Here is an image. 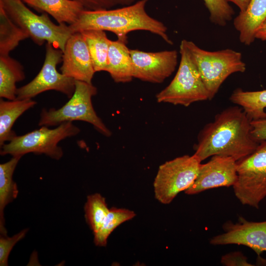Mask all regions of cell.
<instances>
[{
  "label": "cell",
  "instance_id": "ba28073f",
  "mask_svg": "<svg viewBox=\"0 0 266 266\" xmlns=\"http://www.w3.org/2000/svg\"><path fill=\"white\" fill-rule=\"evenodd\" d=\"M236 163L237 178L233 186L234 195L243 205L258 209L266 197V140Z\"/></svg>",
  "mask_w": 266,
  "mask_h": 266
},
{
  "label": "cell",
  "instance_id": "e0dca14e",
  "mask_svg": "<svg viewBox=\"0 0 266 266\" xmlns=\"http://www.w3.org/2000/svg\"><path fill=\"white\" fill-rule=\"evenodd\" d=\"M36 9L51 15L60 24L69 25L75 23L85 10L75 0H22Z\"/></svg>",
  "mask_w": 266,
  "mask_h": 266
},
{
  "label": "cell",
  "instance_id": "f546056e",
  "mask_svg": "<svg viewBox=\"0 0 266 266\" xmlns=\"http://www.w3.org/2000/svg\"><path fill=\"white\" fill-rule=\"evenodd\" d=\"M251 124L254 138L260 142L266 140V119L253 120Z\"/></svg>",
  "mask_w": 266,
  "mask_h": 266
},
{
  "label": "cell",
  "instance_id": "8fae6325",
  "mask_svg": "<svg viewBox=\"0 0 266 266\" xmlns=\"http://www.w3.org/2000/svg\"><path fill=\"white\" fill-rule=\"evenodd\" d=\"M133 78L153 83H162L175 71L178 63L177 51L156 52L130 49Z\"/></svg>",
  "mask_w": 266,
  "mask_h": 266
},
{
  "label": "cell",
  "instance_id": "ffe728a7",
  "mask_svg": "<svg viewBox=\"0 0 266 266\" xmlns=\"http://www.w3.org/2000/svg\"><path fill=\"white\" fill-rule=\"evenodd\" d=\"M25 78L22 66L7 56H0V97L7 100L16 99V83Z\"/></svg>",
  "mask_w": 266,
  "mask_h": 266
},
{
  "label": "cell",
  "instance_id": "6da1fadb",
  "mask_svg": "<svg viewBox=\"0 0 266 266\" xmlns=\"http://www.w3.org/2000/svg\"><path fill=\"white\" fill-rule=\"evenodd\" d=\"M251 122L241 107L226 108L200 131L194 155L200 162L214 155L236 161L248 156L260 144L252 135Z\"/></svg>",
  "mask_w": 266,
  "mask_h": 266
},
{
  "label": "cell",
  "instance_id": "30bf717a",
  "mask_svg": "<svg viewBox=\"0 0 266 266\" xmlns=\"http://www.w3.org/2000/svg\"><path fill=\"white\" fill-rule=\"evenodd\" d=\"M45 58L41 69L29 83L18 88L16 99H32L49 90L61 92L70 98L75 88V80L59 73L56 68L62 62L63 52L46 43Z\"/></svg>",
  "mask_w": 266,
  "mask_h": 266
},
{
  "label": "cell",
  "instance_id": "9a60e30c",
  "mask_svg": "<svg viewBox=\"0 0 266 266\" xmlns=\"http://www.w3.org/2000/svg\"><path fill=\"white\" fill-rule=\"evenodd\" d=\"M266 20V0H250L246 9L240 11L233 20L240 42L246 45L253 43L257 30Z\"/></svg>",
  "mask_w": 266,
  "mask_h": 266
},
{
  "label": "cell",
  "instance_id": "9c48e42d",
  "mask_svg": "<svg viewBox=\"0 0 266 266\" xmlns=\"http://www.w3.org/2000/svg\"><path fill=\"white\" fill-rule=\"evenodd\" d=\"M200 163L195 155H186L161 165L153 183L155 198L163 204H169L180 192L192 185Z\"/></svg>",
  "mask_w": 266,
  "mask_h": 266
},
{
  "label": "cell",
  "instance_id": "2e32d148",
  "mask_svg": "<svg viewBox=\"0 0 266 266\" xmlns=\"http://www.w3.org/2000/svg\"><path fill=\"white\" fill-rule=\"evenodd\" d=\"M130 50L125 42L110 41L105 71L115 82H129L133 78Z\"/></svg>",
  "mask_w": 266,
  "mask_h": 266
},
{
  "label": "cell",
  "instance_id": "cb8c5ba5",
  "mask_svg": "<svg viewBox=\"0 0 266 266\" xmlns=\"http://www.w3.org/2000/svg\"><path fill=\"white\" fill-rule=\"evenodd\" d=\"M135 215L133 211L128 209L110 208L101 227L94 233L95 244L98 246H105L111 233L121 224L131 220Z\"/></svg>",
  "mask_w": 266,
  "mask_h": 266
},
{
  "label": "cell",
  "instance_id": "f1b7e54d",
  "mask_svg": "<svg viewBox=\"0 0 266 266\" xmlns=\"http://www.w3.org/2000/svg\"><path fill=\"white\" fill-rule=\"evenodd\" d=\"M221 263L225 266H253L247 261V258L241 252L235 251L227 253L221 259Z\"/></svg>",
  "mask_w": 266,
  "mask_h": 266
},
{
  "label": "cell",
  "instance_id": "7402d4cb",
  "mask_svg": "<svg viewBox=\"0 0 266 266\" xmlns=\"http://www.w3.org/2000/svg\"><path fill=\"white\" fill-rule=\"evenodd\" d=\"M80 32L87 43L95 72L105 71L111 40L103 31L90 30Z\"/></svg>",
  "mask_w": 266,
  "mask_h": 266
},
{
  "label": "cell",
  "instance_id": "7a4b0ae2",
  "mask_svg": "<svg viewBox=\"0 0 266 266\" xmlns=\"http://www.w3.org/2000/svg\"><path fill=\"white\" fill-rule=\"evenodd\" d=\"M149 0H138L129 5L101 10H84L77 21L68 25L73 33L98 30L111 32L118 39L127 43L129 33L137 30L150 32L161 37L166 42H173L167 34V28L161 21L151 17L146 11Z\"/></svg>",
  "mask_w": 266,
  "mask_h": 266
},
{
  "label": "cell",
  "instance_id": "603a6c76",
  "mask_svg": "<svg viewBox=\"0 0 266 266\" xmlns=\"http://www.w3.org/2000/svg\"><path fill=\"white\" fill-rule=\"evenodd\" d=\"M29 37L9 17L0 4V56H7L19 44Z\"/></svg>",
  "mask_w": 266,
  "mask_h": 266
},
{
  "label": "cell",
  "instance_id": "ac0fdd59",
  "mask_svg": "<svg viewBox=\"0 0 266 266\" xmlns=\"http://www.w3.org/2000/svg\"><path fill=\"white\" fill-rule=\"evenodd\" d=\"M36 104L32 99L0 100V146L10 141L16 135L12 130L15 122L26 111Z\"/></svg>",
  "mask_w": 266,
  "mask_h": 266
},
{
  "label": "cell",
  "instance_id": "8992f818",
  "mask_svg": "<svg viewBox=\"0 0 266 266\" xmlns=\"http://www.w3.org/2000/svg\"><path fill=\"white\" fill-rule=\"evenodd\" d=\"M186 44L208 92L209 100L231 74L243 72L246 65L240 52L231 49L208 51L186 40Z\"/></svg>",
  "mask_w": 266,
  "mask_h": 266
},
{
  "label": "cell",
  "instance_id": "1f68e13d",
  "mask_svg": "<svg viewBox=\"0 0 266 266\" xmlns=\"http://www.w3.org/2000/svg\"><path fill=\"white\" fill-rule=\"evenodd\" d=\"M235 4L240 9V12L244 11L247 8L250 0H226Z\"/></svg>",
  "mask_w": 266,
  "mask_h": 266
},
{
  "label": "cell",
  "instance_id": "52a82bcc",
  "mask_svg": "<svg viewBox=\"0 0 266 266\" xmlns=\"http://www.w3.org/2000/svg\"><path fill=\"white\" fill-rule=\"evenodd\" d=\"M80 132V129L72 122L63 123L52 129L41 126L24 135L14 136L8 143L0 147V155L22 157L25 154L33 153L45 154L58 160L63 155V149L58 145L59 142L75 136Z\"/></svg>",
  "mask_w": 266,
  "mask_h": 266
},
{
  "label": "cell",
  "instance_id": "4316f807",
  "mask_svg": "<svg viewBox=\"0 0 266 266\" xmlns=\"http://www.w3.org/2000/svg\"><path fill=\"white\" fill-rule=\"evenodd\" d=\"M25 229L11 237L0 235V266H8V258L14 246L22 240L28 231Z\"/></svg>",
  "mask_w": 266,
  "mask_h": 266
},
{
  "label": "cell",
  "instance_id": "484cf974",
  "mask_svg": "<svg viewBox=\"0 0 266 266\" xmlns=\"http://www.w3.org/2000/svg\"><path fill=\"white\" fill-rule=\"evenodd\" d=\"M210 14V20L215 24L225 26L234 12L226 0H203Z\"/></svg>",
  "mask_w": 266,
  "mask_h": 266
},
{
  "label": "cell",
  "instance_id": "277c9868",
  "mask_svg": "<svg viewBox=\"0 0 266 266\" xmlns=\"http://www.w3.org/2000/svg\"><path fill=\"white\" fill-rule=\"evenodd\" d=\"M0 4L11 20L36 44L42 45L46 41L64 51L67 40L73 34L69 26L54 24L46 13L35 14L22 0H0Z\"/></svg>",
  "mask_w": 266,
  "mask_h": 266
},
{
  "label": "cell",
  "instance_id": "4fadbf2b",
  "mask_svg": "<svg viewBox=\"0 0 266 266\" xmlns=\"http://www.w3.org/2000/svg\"><path fill=\"white\" fill-rule=\"evenodd\" d=\"M236 162L231 157L214 155L207 163H200L195 180L185 193L193 195L215 188L233 186L237 178Z\"/></svg>",
  "mask_w": 266,
  "mask_h": 266
},
{
  "label": "cell",
  "instance_id": "7c38bea8",
  "mask_svg": "<svg viewBox=\"0 0 266 266\" xmlns=\"http://www.w3.org/2000/svg\"><path fill=\"white\" fill-rule=\"evenodd\" d=\"M223 229L224 231L223 233L210 240L211 245H244L254 250L261 260V254L266 252V221H249L239 217L236 223L231 221L226 222Z\"/></svg>",
  "mask_w": 266,
  "mask_h": 266
},
{
  "label": "cell",
  "instance_id": "3957f363",
  "mask_svg": "<svg viewBox=\"0 0 266 266\" xmlns=\"http://www.w3.org/2000/svg\"><path fill=\"white\" fill-rule=\"evenodd\" d=\"M181 59L177 71L169 84L156 95L158 102L189 106L209 100V94L186 44L179 46Z\"/></svg>",
  "mask_w": 266,
  "mask_h": 266
},
{
  "label": "cell",
  "instance_id": "44dd1931",
  "mask_svg": "<svg viewBox=\"0 0 266 266\" xmlns=\"http://www.w3.org/2000/svg\"><path fill=\"white\" fill-rule=\"evenodd\" d=\"M230 100L240 106L251 121L266 119V90L245 91L236 89L231 95Z\"/></svg>",
  "mask_w": 266,
  "mask_h": 266
},
{
  "label": "cell",
  "instance_id": "83f0119b",
  "mask_svg": "<svg viewBox=\"0 0 266 266\" xmlns=\"http://www.w3.org/2000/svg\"><path fill=\"white\" fill-rule=\"evenodd\" d=\"M79 2L85 10H101L112 9L116 6L131 5L138 0H75Z\"/></svg>",
  "mask_w": 266,
  "mask_h": 266
},
{
  "label": "cell",
  "instance_id": "4dcf8cb0",
  "mask_svg": "<svg viewBox=\"0 0 266 266\" xmlns=\"http://www.w3.org/2000/svg\"><path fill=\"white\" fill-rule=\"evenodd\" d=\"M255 38L266 41V20L257 30Z\"/></svg>",
  "mask_w": 266,
  "mask_h": 266
},
{
  "label": "cell",
  "instance_id": "5b68a950",
  "mask_svg": "<svg viewBox=\"0 0 266 266\" xmlns=\"http://www.w3.org/2000/svg\"><path fill=\"white\" fill-rule=\"evenodd\" d=\"M74 92L69 100L59 109L41 110L39 126H53L66 122L82 121L92 124L103 135L109 137L111 131L97 115L93 107L92 98L97 94L92 83L75 80Z\"/></svg>",
  "mask_w": 266,
  "mask_h": 266
},
{
  "label": "cell",
  "instance_id": "5bb4252c",
  "mask_svg": "<svg viewBox=\"0 0 266 266\" xmlns=\"http://www.w3.org/2000/svg\"><path fill=\"white\" fill-rule=\"evenodd\" d=\"M60 70L75 80L92 83L96 72L87 43L80 32L73 33L67 40Z\"/></svg>",
  "mask_w": 266,
  "mask_h": 266
},
{
  "label": "cell",
  "instance_id": "d6986e66",
  "mask_svg": "<svg viewBox=\"0 0 266 266\" xmlns=\"http://www.w3.org/2000/svg\"><path fill=\"white\" fill-rule=\"evenodd\" d=\"M21 158L13 157L8 162L0 164V232L2 235H7L3 210L17 198L19 193L17 185L13 180V174Z\"/></svg>",
  "mask_w": 266,
  "mask_h": 266
},
{
  "label": "cell",
  "instance_id": "d4e9b609",
  "mask_svg": "<svg viewBox=\"0 0 266 266\" xmlns=\"http://www.w3.org/2000/svg\"><path fill=\"white\" fill-rule=\"evenodd\" d=\"M109 210L105 199L100 194L95 193L87 197L84 206L85 217L93 233L101 227Z\"/></svg>",
  "mask_w": 266,
  "mask_h": 266
}]
</instances>
